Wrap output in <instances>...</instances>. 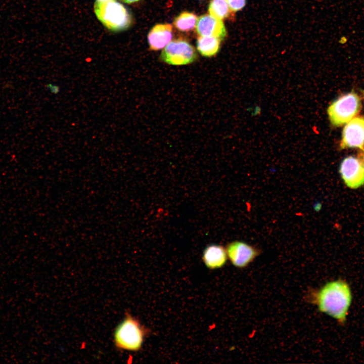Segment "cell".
Masks as SVG:
<instances>
[{"label": "cell", "instance_id": "cell-1", "mask_svg": "<svg viewBox=\"0 0 364 364\" xmlns=\"http://www.w3.org/2000/svg\"><path fill=\"white\" fill-rule=\"evenodd\" d=\"M311 299L321 312L332 317L340 325L345 324L352 301V291L346 281L337 279L327 282L313 292Z\"/></svg>", "mask_w": 364, "mask_h": 364}, {"label": "cell", "instance_id": "cell-2", "mask_svg": "<svg viewBox=\"0 0 364 364\" xmlns=\"http://www.w3.org/2000/svg\"><path fill=\"white\" fill-rule=\"evenodd\" d=\"M149 330L130 313L126 312L113 334L115 346L119 350L138 351L143 345Z\"/></svg>", "mask_w": 364, "mask_h": 364}, {"label": "cell", "instance_id": "cell-3", "mask_svg": "<svg viewBox=\"0 0 364 364\" xmlns=\"http://www.w3.org/2000/svg\"><path fill=\"white\" fill-rule=\"evenodd\" d=\"M94 10L98 19L111 31L125 30L132 24V17L129 10L116 0L96 1Z\"/></svg>", "mask_w": 364, "mask_h": 364}, {"label": "cell", "instance_id": "cell-4", "mask_svg": "<svg viewBox=\"0 0 364 364\" xmlns=\"http://www.w3.org/2000/svg\"><path fill=\"white\" fill-rule=\"evenodd\" d=\"M361 108V101L356 94L350 92L343 95L328 107L329 119L333 126H342L354 118Z\"/></svg>", "mask_w": 364, "mask_h": 364}, {"label": "cell", "instance_id": "cell-5", "mask_svg": "<svg viewBox=\"0 0 364 364\" xmlns=\"http://www.w3.org/2000/svg\"><path fill=\"white\" fill-rule=\"evenodd\" d=\"M198 57L195 49L187 40L177 38L163 49L160 59L169 65L180 66L194 63L198 60Z\"/></svg>", "mask_w": 364, "mask_h": 364}, {"label": "cell", "instance_id": "cell-6", "mask_svg": "<svg viewBox=\"0 0 364 364\" xmlns=\"http://www.w3.org/2000/svg\"><path fill=\"white\" fill-rule=\"evenodd\" d=\"M339 172L345 185L351 189L364 185V166L359 158L351 156L345 158L340 164Z\"/></svg>", "mask_w": 364, "mask_h": 364}, {"label": "cell", "instance_id": "cell-7", "mask_svg": "<svg viewBox=\"0 0 364 364\" xmlns=\"http://www.w3.org/2000/svg\"><path fill=\"white\" fill-rule=\"evenodd\" d=\"M340 147L341 149L356 148L364 151V116L354 117L346 124Z\"/></svg>", "mask_w": 364, "mask_h": 364}, {"label": "cell", "instance_id": "cell-8", "mask_svg": "<svg viewBox=\"0 0 364 364\" xmlns=\"http://www.w3.org/2000/svg\"><path fill=\"white\" fill-rule=\"evenodd\" d=\"M225 249L231 263L238 268L246 267L259 254V250L254 247L238 241L229 243Z\"/></svg>", "mask_w": 364, "mask_h": 364}, {"label": "cell", "instance_id": "cell-9", "mask_svg": "<svg viewBox=\"0 0 364 364\" xmlns=\"http://www.w3.org/2000/svg\"><path fill=\"white\" fill-rule=\"evenodd\" d=\"M196 28L200 36L214 37L222 40L226 35L225 27L222 20L210 14L201 16L198 19Z\"/></svg>", "mask_w": 364, "mask_h": 364}, {"label": "cell", "instance_id": "cell-10", "mask_svg": "<svg viewBox=\"0 0 364 364\" xmlns=\"http://www.w3.org/2000/svg\"><path fill=\"white\" fill-rule=\"evenodd\" d=\"M169 24H158L153 26L148 34L149 48L158 51L164 48L171 41L173 29Z\"/></svg>", "mask_w": 364, "mask_h": 364}, {"label": "cell", "instance_id": "cell-11", "mask_svg": "<svg viewBox=\"0 0 364 364\" xmlns=\"http://www.w3.org/2000/svg\"><path fill=\"white\" fill-rule=\"evenodd\" d=\"M228 258L226 249L217 244L207 246L203 252L202 260L206 266L210 269L222 267Z\"/></svg>", "mask_w": 364, "mask_h": 364}, {"label": "cell", "instance_id": "cell-12", "mask_svg": "<svg viewBox=\"0 0 364 364\" xmlns=\"http://www.w3.org/2000/svg\"><path fill=\"white\" fill-rule=\"evenodd\" d=\"M221 40L211 36H200L197 40V49L203 57L210 58L219 52Z\"/></svg>", "mask_w": 364, "mask_h": 364}, {"label": "cell", "instance_id": "cell-13", "mask_svg": "<svg viewBox=\"0 0 364 364\" xmlns=\"http://www.w3.org/2000/svg\"><path fill=\"white\" fill-rule=\"evenodd\" d=\"M198 18L193 13L183 12L176 16L173 24L175 28L182 32H189L196 28Z\"/></svg>", "mask_w": 364, "mask_h": 364}, {"label": "cell", "instance_id": "cell-14", "mask_svg": "<svg viewBox=\"0 0 364 364\" xmlns=\"http://www.w3.org/2000/svg\"><path fill=\"white\" fill-rule=\"evenodd\" d=\"M208 11L210 15L221 20L232 16V12L225 0H210Z\"/></svg>", "mask_w": 364, "mask_h": 364}, {"label": "cell", "instance_id": "cell-15", "mask_svg": "<svg viewBox=\"0 0 364 364\" xmlns=\"http://www.w3.org/2000/svg\"><path fill=\"white\" fill-rule=\"evenodd\" d=\"M231 11L236 12L241 10L246 4V0H225Z\"/></svg>", "mask_w": 364, "mask_h": 364}, {"label": "cell", "instance_id": "cell-16", "mask_svg": "<svg viewBox=\"0 0 364 364\" xmlns=\"http://www.w3.org/2000/svg\"><path fill=\"white\" fill-rule=\"evenodd\" d=\"M46 88L53 94H57L60 92V87L57 84L53 83H48L46 85Z\"/></svg>", "mask_w": 364, "mask_h": 364}, {"label": "cell", "instance_id": "cell-17", "mask_svg": "<svg viewBox=\"0 0 364 364\" xmlns=\"http://www.w3.org/2000/svg\"><path fill=\"white\" fill-rule=\"evenodd\" d=\"M140 0H122V1L126 4H132L139 1Z\"/></svg>", "mask_w": 364, "mask_h": 364}, {"label": "cell", "instance_id": "cell-18", "mask_svg": "<svg viewBox=\"0 0 364 364\" xmlns=\"http://www.w3.org/2000/svg\"><path fill=\"white\" fill-rule=\"evenodd\" d=\"M360 157H361V158H359V159H360V160L361 161V162H362V164H363V166H364V152L362 153L361 156Z\"/></svg>", "mask_w": 364, "mask_h": 364}, {"label": "cell", "instance_id": "cell-19", "mask_svg": "<svg viewBox=\"0 0 364 364\" xmlns=\"http://www.w3.org/2000/svg\"><path fill=\"white\" fill-rule=\"evenodd\" d=\"M112 1V0H96L97 2H106V1Z\"/></svg>", "mask_w": 364, "mask_h": 364}]
</instances>
